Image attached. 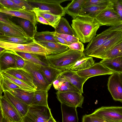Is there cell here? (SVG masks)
<instances>
[{
    "label": "cell",
    "mask_w": 122,
    "mask_h": 122,
    "mask_svg": "<svg viewBox=\"0 0 122 122\" xmlns=\"http://www.w3.org/2000/svg\"><path fill=\"white\" fill-rule=\"evenodd\" d=\"M71 25L77 37L83 43L89 42L94 37L101 26L96 19L81 15L73 19Z\"/></svg>",
    "instance_id": "6da1fadb"
},
{
    "label": "cell",
    "mask_w": 122,
    "mask_h": 122,
    "mask_svg": "<svg viewBox=\"0 0 122 122\" xmlns=\"http://www.w3.org/2000/svg\"><path fill=\"white\" fill-rule=\"evenodd\" d=\"M86 56L84 52L69 49L61 53L48 55L46 58L51 65L64 71L70 69L77 61Z\"/></svg>",
    "instance_id": "7a4b0ae2"
},
{
    "label": "cell",
    "mask_w": 122,
    "mask_h": 122,
    "mask_svg": "<svg viewBox=\"0 0 122 122\" xmlns=\"http://www.w3.org/2000/svg\"><path fill=\"white\" fill-rule=\"evenodd\" d=\"M122 31V24L112 26L94 37L89 42L84 52L86 56H89L93 52L111 38Z\"/></svg>",
    "instance_id": "3957f363"
},
{
    "label": "cell",
    "mask_w": 122,
    "mask_h": 122,
    "mask_svg": "<svg viewBox=\"0 0 122 122\" xmlns=\"http://www.w3.org/2000/svg\"><path fill=\"white\" fill-rule=\"evenodd\" d=\"M52 116L49 107L31 105L21 122H47Z\"/></svg>",
    "instance_id": "277c9868"
},
{
    "label": "cell",
    "mask_w": 122,
    "mask_h": 122,
    "mask_svg": "<svg viewBox=\"0 0 122 122\" xmlns=\"http://www.w3.org/2000/svg\"><path fill=\"white\" fill-rule=\"evenodd\" d=\"M68 0H28L30 5L33 8H38L49 11L51 13L62 17L66 13L64 8L60 4Z\"/></svg>",
    "instance_id": "5b68a950"
},
{
    "label": "cell",
    "mask_w": 122,
    "mask_h": 122,
    "mask_svg": "<svg viewBox=\"0 0 122 122\" xmlns=\"http://www.w3.org/2000/svg\"><path fill=\"white\" fill-rule=\"evenodd\" d=\"M25 64L23 68L31 74L36 90L48 91L52 85L47 81L40 70L38 65L27 61L25 60Z\"/></svg>",
    "instance_id": "8992f818"
},
{
    "label": "cell",
    "mask_w": 122,
    "mask_h": 122,
    "mask_svg": "<svg viewBox=\"0 0 122 122\" xmlns=\"http://www.w3.org/2000/svg\"><path fill=\"white\" fill-rule=\"evenodd\" d=\"M92 114L108 122H122V107H102Z\"/></svg>",
    "instance_id": "52a82bcc"
},
{
    "label": "cell",
    "mask_w": 122,
    "mask_h": 122,
    "mask_svg": "<svg viewBox=\"0 0 122 122\" xmlns=\"http://www.w3.org/2000/svg\"><path fill=\"white\" fill-rule=\"evenodd\" d=\"M101 26H114L122 24L118 14L112 7V5L108 7L103 10L96 19Z\"/></svg>",
    "instance_id": "ba28073f"
},
{
    "label": "cell",
    "mask_w": 122,
    "mask_h": 122,
    "mask_svg": "<svg viewBox=\"0 0 122 122\" xmlns=\"http://www.w3.org/2000/svg\"><path fill=\"white\" fill-rule=\"evenodd\" d=\"M56 97L61 104L75 107L82 108L84 97L81 93L74 92L56 93Z\"/></svg>",
    "instance_id": "9c48e42d"
},
{
    "label": "cell",
    "mask_w": 122,
    "mask_h": 122,
    "mask_svg": "<svg viewBox=\"0 0 122 122\" xmlns=\"http://www.w3.org/2000/svg\"><path fill=\"white\" fill-rule=\"evenodd\" d=\"M0 111L3 117L11 122H21L22 117L12 105L2 95L0 96Z\"/></svg>",
    "instance_id": "30bf717a"
},
{
    "label": "cell",
    "mask_w": 122,
    "mask_h": 122,
    "mask_svg": "<svg viewBox=\"0 0 122 122\" xmlns=\"http://www.w3.org/2000/svg\"><path fill=\"white\" fill-rule=\"evenodd\" d=\"M122 41V31L111 38L93 52L89 56L102 59L110 50Z\"/></svg>",
    "instance_id": "8fae6325"
},
{
    "label": "cell",
    "mask_w": 122,
    "mask_h": 122,
    "mask_svg": "<svg viewBox=\"0 0 122 122\" xmlns=\"http://www.w3.org/2000/svg\"><path fill=\"white\" fill-rule=\"evenodd\" d=\"M0 12L12 16L28 20L35 26H37V21L36 15L32 11L21 8H9L0 6Z\"/></svg>",
    "instance_id": "7c38bea8"
},
{
    "label": "cell",
    "mask_w": 122,
    "mask_h": 122,
    "mask_svg": "<svg viewBox=\"0 0 122 122\" xmlns=\"http://www.w3.org/2000/svg\"><path fill=\"white\" fill-rule=\"evenodd\" d=\"M76 72L80 76L87 79L94 76L111 75L114 73L100 62L95 63L87 68Z\"/></svg>",
    "instance_id": "4fadbf2b"
},
{
    "label": "cell",
    "mask_w": 122,
    "mask_h": 122,
    "mask_svg": "<svg viewBox=\"0 0 122 122\" xmlns=\"http://www.w3.org/2000/svg\"><path fill=\"white\" fill-rule=\"evenodd\" d=\"M107 86L113 99L122 102V84L118 73H114L109 77Z\"/></svg>",
    "instance_id": "5bb4252c"
},
{
    "label": "cell",
    "mask_w": 122,
    "mask_h": 122,
    "mask_svg": "<svg viewBox=\"0 0 122 122\" xmlns=\"http://www.w3.org/2000/svg\"><path fill=\"white\" fill-rule=\"evenodd\" d=\"M5 73L25 82L36 90V88L30 73L24 68H11L4 71Z\"/></svg>",
    "instance_id": "9a60e30c"
},
{
    "label": "cell",
    "mask_w": 122,
    "mask_h": 122,
    "mask_svg": "<svg viewBox=\"0 0 122 122\" xmlns=\"http://www.w3.org/2000/svg\"><path fill=\"white\" fill-rule=\"evenodd\" d=\"M61 76L77 88L82 94L83 93V85L88 79L80 76L76 71L70 69L63 71Z\"/></svg>",
    "instance_id": "2e32d148"
},
{
    "label": "cell",
    "mask_w": 122,
    "mask_h": 122,
    "mask_svg": "<svg viewBox=\"0 0 122 122\" xmlns=\"http://www.w3.org/2000/svg\"><path fill=\"white\" fill-rule=\"evenodd\" d=\"M38 65L47 81L51 85L54 81L64 71L54 67L50 65L48 66Z\"/></svg>",
    "instance_id": "e0dca14e"
},
{
    "label": "cell",
    "mask_w": 122,
    "mask_h": 122,
    "mask_svg": "<svg viewBox=\"0 0 122 122\" xmlns=\"http://www.w3.org/2000/svg\"><path fill=\"white\" fill-rule=\"evenodd\" d=\"M4 96L15 108L22 118L27 113L29 106L16 98L10 92L4 91Z\"/></svg>",
    "instance_id": "ac0fdd59"
},
{
    "label": "cell",
    "mask_w": 122,
    "mask_h": 122,
    "mask_svg": "<svg viewBox=\"0 0 122 122\" xmlns=\"http://www.w3.org/2000/svg\"><path fill=\"white\" fill-rule=\"evenodd\" d=\"M15 68H16L15 60L10 50H6L0 53V71Z\"/></svg>",
    "instance_id": "d6986e66"
},
{
    "label": "cell",
    "mask_w": 122,
    "mask_h": 122,
    "mask_svg": "<svg viewBox=\"0 0 122 122\" xmlns=\"http://www.w3.org/2000/svg\"><path fill=\"white\" fill-rule=\"evenodd\" d=\"M62 122H78L76 108L61 104Z\"/></svg>",
    "instance_id": "ffe728a7"
},
{
    "label": "cell",
    "mask_w": 122,
    "mask_h": 122,
    "mask_svg": "<svg viewBox=\"0 0 122 122\" xmlns=\"http://www.w3.org/2000/svg\"><path fill=\"white\" fill-rule=\"evenodd\" d=\"M0 35L31 38L24 31L16 29L1 22H0Z\"/></svg>",
    "instance_id": "44dd1931"
},
{
    "label": "cell",
    "mask_w": 122,
    "mask_h": 122,
    "mask_svg": "<svg viewBox=\"0 0 122 122\" xmlns=\"http://www.w3.org/2000/svg\"><path fill=\"white\" fill-rule=\"evenodd\" d=\"M9 92L28 106L31 105L33 99L34 91L19 88Z\"/></svg>",
    "instance_id": "7402d4cb"
},
{
    "label": "cell",
    "mask_w": 122,
    "mask_h": 122,
    "mask_svg": "<svg viewBox=\"0 0 122 122\" xmlns=\"http://www.w3.org/2000/svg\"><path fill=\"white\" fill-rule=\"evenodd\" d=\"M25 60L35 64L43 66H48L50 64L46 57L31 53L16 52Z\"/></svg>",
    "instance_id": "603a6c76"
},
{
    "label": "cell",
    "mask_w": 122,
    "mask_h": 122,
    "mask_svg": "<svg viewBox=\"0 0 122 122\" xmlns=\"http://www.w3.org/2000/svg\"><path fill=\"white\" fill-rule=\"evenodd\" d=\"M99 62L114 73H122V56L102 59Z\"/></svg>",
    "instance_id": "cb8c5ba5"
},
{
    "label": "cell",
    "mask_w": 122,
    "mask_h": 122,
    "mask_svg": "<svg viewBox=\"0 0 122 122\" xmlns=\"http://www.w3.org/2000/svg\"><path fill=\"white\" fill-rule=\"evenodd\" d=\"M85 0H73L64 8L66 14L73 19L78 15Z\"/></svg>",
    "instance_id": "d4e9b609"
},
{
    "label": "cell",
    "mask_w": 122,
    "mask_h": 122,
    "mask_svg": "<svg viewBox=\"0 0 122 122\" xmlns=\"http://www.w3.org/2000/svg\"><path fill=\"white\" fill-rule=\"evenodd\" d=\"M33 11L36 15H40L46 20L50 25L54 29L59 23L61 17L51 13L48 11L41 9L38 8H34Z\"/></svg>",
    "instance_id": "484cf974"
},
{
    "label": "cell",
    "mask_w": 122,
    "mask_h": 122,
    "mask_svg": "<svg viewBox=\"0 0 122 122\" xmlns=\"http://www.w3.org/2000/svg\"><path fill=\"white\" fill-rule=\"evenodd\" d=\"M95 63L92 57L86 56L77 61L71 67L70 69L77 71L87 68Z\"/></svg>",
    "instance_id": "4316f807"
},
{
    "label": "cell",
    "mask_w": 122,
    "mask_h": 122,
    "mask_svg": "<svg viewBox=\"0 0 122 122\" xmlns=\"http://www.w3.org/2000/svg\"><path fill=\"white\" fill-rule=\"evenodd\" d=\"M28 47L29 53L45 56L53 55L51 50L37 43L34 39L33 42L28 44Z\"/></svg>",
    "instance_id": "83f0119b"
},
{
    "label": "cell",
    "mask_w": 122,
    "mask_h": 122,
    "mask_svg": "<svg viewBox=\"0 0 122 122\" xmlns=\"http://www.w3.org/2000/svg\"><path fill=\"white\" fill-rule=\"evenodd\" d=\"M35 41L39 44L51 50L53 53V55L61 53L70 49L67 46L62 45L60 43H56L45 41Z\"/></svg>",
    "instance_id": "f1b7e54d"
},
{
    "label": "cell",
    "mask_w": 122,
    "mask_h": 122,
    "mask_svg": "<svg viewBox=\"0 0 122 122\" xmlns=\"http://www.w3.org/2000/svg\"><path fill=\"white\" fill-rule=\"evenodd\" d=\"M55 29L54 31L57 33L69 35L77 37L68 21L63 17H61L59 23Z\"/></svg>",
    "instance_id": "f546056e"
},
{
    "label": "cell",
    "mask_w": 122,
    "mask_h": 122,
    "mask_svg": "<svg viewBox=\"0 0 122 122\" xmlns=\"http://www.w3.org/2000/svg\"><path fill=\"white\" fill-rule=\"evenodd\" d=\"M48 92V91L46 90L35 91L33 99L31 105L48 107L47 101Z\"/></svg>",
    "instance_id": "4dcf8cb0"
},
{
    "label": "cell",
    "mask_w": 122,
    "mask_h": 122,
    "mask_svg": "<svg viewBox=\"0 0 122 122\" xmlns=\"http://www.w3.org/2000/svg\"><path fill=\"white\" fill-rule=\"evenodd\" d=\"M108 6H88L82 8L78 15L89 17L96 19L97 15Z\"/></svg>",
    "instance_id": "1f68e13d"
},
{
    "label": "cell",
    "mask_w": 122,
    "mask_h": 122,
    "mask_svg": "<svg viewBox=\"0 0 122 122\" xmlns=\"http://www.w3.org/2000/svg\"><path fill=\"white\" fill-rule=\"evenodd\" d=\"M28 44H20L0 40V47L15 52L29 53Z\"/></svg>",
    "instance_id": "d6a6232c"
},
{
    "label": "cell",
    "mask_w": 122,
    "mask_h": 122,
    "mask_svg": "<svg viewBox=\"0 0 122 122\" xmlns=\"http://www.w3.org/2000/svg\"><path fill=\"white\" fill-rule=\"evenodd\" d=\"M18 23L30 38L34 39L37 32V27L35 26L30 21L19 18L17 20Z\"/></svg>",
    "instance_id": "836d02e7"
},
{
    "label": "cell",
    "mask_w": 122,
    "mask_h": 122,
    "mask_svg": "<svg viewBox=\"0 0 122 122\" xmlns=\"http://www.w3.org/2000/svg\"><path fill=\"white\" fill-rule=\"evenodd\" d=\"M21 88L18 85L0 73V96L4 91L10 92L14 90Z\"/></svg>",
    "instance_id": "e575fe53"
},
{
    "label": "cell",
    "mask_w": 122,
    "mask_h": 122,
    "mask_svg": "<svg viewBox=\"0 0 122 122\" xmlns=\"http://www.w3.org/2000/svg\"><path fill=\"white\" fill-rule=\"evenodd\" d=\"M54 31H49L37 32L36 34L34 39L36 41H45L59 43L55 38Z\"/></svg>",
    "instance_id": "d590c367"
},
{
    "label": "cell",
    "mask_w": 122,
    "mask_h": 122,
    "mask_svg": "<svg viewBox=\"0 0 122 122\" xmlns=\"http://www.w3.org/2000/svg\"><path fill=\"white\" fill-rule=\"evenodd\" d=\"M34 39L24 37L0 35V40L22 44H26L34 41Z\"/></svg>",
    "instance_id": "8d00e7d4"
},
{
    "label": "cell",
    "mask_w": 122,
    "mask_h": 122,
    "mask_svg": "<svg viewBox=\"0 0 122 122\" xmlns=\"http://www.w3.org/2000/svg\"><path fill=\"white\" fill-rule=\"evenodd\" d=\"M0 73L19 86L22 89L34 91L36 90L25 82L5 73L4 71H0Z\"/></svg>",
    "instance_id": "74e56055"
},
{
    "label": "cell",
    "mask_w": 122,
    "mask_h": 122,
    "mask_svg": "<svg viewBox=\"0 0 122 122\" xmlns=\"http://www.w3.org/2000/svg\"><path fill=\"white\" fill-rule=\"evenodd\" d=\"M122 56V41L110 50L102 59L112 58Z\"/></svg>",
    "instance_id": "f35d334b"
},
{
    "label": "cell",
    "mask_w": 122,
    "mask_h": 122,
    "mask_svg": "<svg viewBox=\"0 0 122 122\" xmlns=\"http://www.w3.org/2000/svg\"><path fill=\"white\" fill-rule=\"evenodd\" d=\"M112 5V0H85L82 8L88 6H109Z\"/></svg>",
    "instance_id": "ab89813d"
},
{
    "label": "cell",
    "mask_w": 122,
    "mask_h": 122,
    "mask_svg": "<svg viewBox=\"0 0 122 122\" xmlns=\"http://www.w3.org/2000/svg\"><path fill=\"white\" fill-rule=\"evenodd\" d=\"M57 92H74L81 93L77 88L67 81L62 84Z\"/></svg>",
    "instance_id": "60d3db41"
},
{
    "label": "cell",
    "mask_w": 122,
    "mask_h": 122,
    "mask_svg": "<svg viewBox=\"0 0 122 122\" xmlns=\"http://www.w3.org/2000/svg\"><path fill=\"white\" fill-rule=\"evenodd\" d=\"M6 14L0 12V22H2L9 26L22 31H24L19 25H17L9 18Z\"/></svg>",
    "instance_id": "b9f144b4"
},
{
    "label": "cell",
    "mask_w": 122,
    "mask_h": 122,
    "mask_svg": "<svg viewBox=\"0 0 122 122\" xmlns=\"http://www.w3.org/2000/svg\"><path fill=\"white\" fill-rule=\"evenodd\" d=\"M82 122H109L105 121L92 114H85L82 118Z\"/></svg>",
    "instance_id": "7bdbcfd3"
},
{
    "label": "cell",
    "mask_w": 122,
    "mask_h": 122,
    "mask_svg": "<svg viewBox=\"0 0 122 122\" xmlns=\"http://www.w3.org/2000/svg\"><path fill=\"white\" fill-rule=\"evenodd\" d=\"M53 35L62 38L71 44L80 41L79 39L77 37L69 35L59 34L54 31L53 32Z\"/></svg>",
    "instance_id": "ee69618b"
},
{
    "label": "cell",
    "mask_w": 122,
    "mask_h": 122,
    "mask_svg": "<svg viewBox=\"0 0 122 122\" xmlns=\"http://www.w3.org/2000/svg\"><path fill=\"white\" fill-rule=\"evenodd\" d=\"M15 4L23 9L32 11L34 8L29 3L28 0H12Z\"/></svg>",
    "instance_id": "f6af8a7d"
},
{
    "label": "cell",
    "mask_w": 122,
    "mask_h": 122,
    "mask_svg": "<svg viewBox=\"0 0 122 122\" xmlns=\"http://www.w3.org/2000/svg\"><path fill=\"white\" fill-rule=\"evenodd\" d=\"M10 51L15 60L16 68H23L25 64V60L15 51Z\"/></svg>",
    "instance_id": "bcb514c9"
},
{
    "label": "cell",
    "mask_w": 122,
    "mask_h": 122,
    "mask_svg": "<svg viewBox=\"0 0 122 122\" xmlns=\"http://www.w3.org/2000/svg\"><path fill=\"white\" fill-rule=\"evenodd\" d=\"M112 7L122 21V0H112Z\"/></svg>",
    "instance_id": "7dc6e473"
},
{
    "label": "cell",
    "mask_w": 122,
    "mask_h": 122,
    "mask_svg": "<svg viewBox=\"0 0 122 122\" xmlns=\"http://www.w3.org/2000/svg\"><path fill=\"white\" fill-rule=\"evenodd\" d=\"M61 44L67 46L70 49L73 50L82 52H84V45L80 41L72 43L69 45Z\"/></svg>",
    "instance_id": "c3c4849f"
},
{
    "label": "cell",
    "mask_w": 122,
    "mask_h": 122,
    "mask_svg": "<svg viewBox=\"0 0 122 122\" xmlns=\"http://www.w3.org/2000/svg\"><path fill=\"white\" fill-rule=\"evenodd\" d=\"M0 5L1 6L8 8H21L20 6L15 4L12 0H0Z\"/></svg>",
    "instance_id": "681fc988"
},
{
    "label": "cell",
    "mask_w": 122,
    "mask_h": 122,
    "mask_svg": "<svg viewBox=\"0 0 122 122\" xmlns=\"http://www.w3.org/2000/svg\"><path fill=\"white\" fill-rule=\"evenodd\" d=\"M66 81L65 79L62 77L60 75L54 81L52 84L54 88L58 90L61 87L62 84Z\"/></svg>",
    "instance_id": "f907efd6"
},
{
    "label": "cell",
    "mask_w": 122,
    "mask_h": 122,
    "mask_svg": "<svg viewBox=\"0 0 122 122\" xmlns=\"http://www.w3.org/2000/svg\"><path fill=\"white\" fill-rule=\"evenodd\" d=\"M36 20L38 22L43 24L50 25L49 22L45 19L42 16L37 15H36Z\"/></svg>",
    "instance_id": "816d5d0a"
},
{
    "label": "cell",
    "mask_w": 122,
    "mask_h": 122,
    "mask_svg": "<svg viewBox=\"0 0 122 122\" xmlns=\"http://www.w3.org/2000/svg\"><path fill=\"white\" fill-rule=\"evenodd\" d=\"M54 35L55 39L59 43L66 45H69L71 44V43L66 41L62 38Z\"/></svg>",
    "instance_id": "f5cc1de1"
},
{
    "label": "cell",
    "mask_w": 122,
    "mask_h": 122,
    "mask_svg": "<svg viewBox=\"0 0 122 122\" xmlns=\"http://www.w3.org/2000/svg\"><path fill=\"white\" fill-rule=\"evenodd\" d=\"M47 122H57L52 116L50 118Z\"/></svg>",
    "instance_id": "db71d44e"
},
{
    "label": "cell",
    "mask_w": 122,
    "mask_h": 122,
    "mask_svg": "<svg viewBox=\"0 0 122 122\" xmlns=\"http://www.w3.org/2000/svg\"><path fill=\"white\" fill-rule=\"evenodd\" d=\"M2 122H11L9 119L6 118L4 117Z\"/></svg>",
    "instance_id": "11a10c76"
},
{
    "label": "cell",
    "mask_w": 122,
    "mask_h": 122,
    "mask_svg": "<svg viewBox=\"0 0 122 122\" xmlns=\"http://www.w3.org/2000/svg\"><path fill=\"white\" fill-rule=\"evenodd\" d=\"M3 118L2 114L1 112L0 111V122H2Z\"/></svg>",
    "instance_id": "9f6ffc18"
},
{
    "label": "cell",
    "mask_w": 122,
    "mask_h": 122,
    "mask_svg": "<svg viewBox=\"0 0 122 122\" xmlns=\"http://www.w3.org/2000/svg\"><path fill=\"white\" fill-rule=\"evenodd\" d=\"M0 53H1L4 51H5L6 50L4 49L3 48L1 47H0Z\"/></svg>",
    "instance_id": "6f0895ef"
},
{
    "label": "cell",
    "mask_w": 122,
    "mask_h": 122,
    "mask_svg": "<svg viewBox=\"0 0 122 122\" xmlns=\"http://www.w3.org/2000/svg\"><path fill=\"white\" fill-rule=\"evenodd\" d=\"M119 75L122 84V73H118Z\"/></svg>",
    "instance_id": "680465c9"
},
{
    "label": "cell",
    "mask_w": 122,
    "mask_h": 122,
    "mask_svg": "<svg viewBox=\"0 0 122 122\" xmlns=\"http://www.w3.org/2000/svg\"></svg>",
    "instance_id": "91938a15"
}]
</instances>
